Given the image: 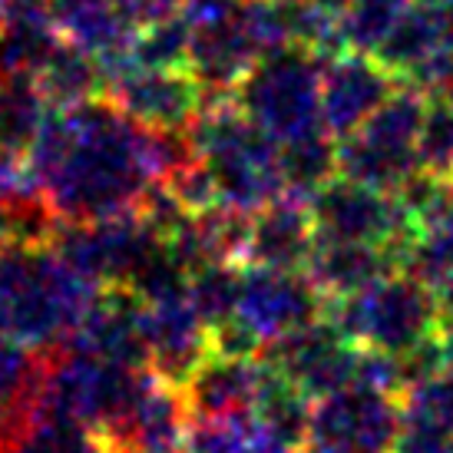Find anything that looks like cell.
<instances>
[{"instance_id": "e0dca14e", "label": "cell", "mask_w": 453, "mask_h": 453, "mask_svg": "<svg viewBox=\"0 0 453 453\" xmlns=\"http://www.w3.org/2000/svg\"><path fill=\"white\" fill-rule=\"evenodd\" d=\"M450 47L447 40V4L441 0H414L394 20L388 37L374 57L388 66L401 83H411L424 66Z\"/></svg>"}, {"instance_id": "5b68a950", "label": "cell", "mask_w": 453, "mask_h": 453, "mask_svg": "<svg viewBox=\"0 0 453 453\" xmlns=\"http://www.w3.org/2000/svg\"><path fill=\"white\" fill-rule=\"evenodd\" d=\"M424 113L427 96L401 83L351 136L338 139V173L374 189L397 192L420 169L417 139Z\"/></svg>"}, {"instance_id": "836d02e7", "label": "cell", "mask_w": 453, "mask_h": 453, "mask_svg": "<svg viewBox=\"0 0 453 453\" xmlns=\"http://www.w3.org/2000/svg\"><path fill=\"white\" fill-rule=\"evenodd\" d=\"M127 453H156V450H127Z\"/></svg>"}, {"instance_id": "7a4b0ae2", "label": "cell", "mask_w": 453, "mask_h": 453, "mask_svg": "<svg viewBox=\"0 0 453 453\" xmlns=\"http://www.w3.org/2000/svg\"><path fill=\"white\" fill-rule=\"evenodd\" d=\"M189 142L212 173L219 202L239 212H258L285 196L278 142L255 127L232 96H205L189 123Z\"/></svg>"}, {"instance_id": "83f0119b", "label": "cell", "mask_w": 453, "mask_h": 453, "mask_svg": "<svg viewBox=\"0 0 453 453\" xmlns=\"http://www.w3.org/2000/svg\"><path fill=\"white\" fill-rule=\"evenodd\" d=\"M394 453H453V437L430 427V424L403 420L397 443H394Z\"/></svg>"}, {"instance_id": "ba28073f", "label": "cell", "mask_w": 453, "mask_h": 453, "mask_svg": "<svg viewBox=\"0 0 453 453\" xmlns=\"http://www.w3.org/2000/svg\"><path fill=\"white\" fill-rule=\"evenodd\" d=\"M357 351L361 344H354L331 318L321 315L285 338L272 341L262 357L291 384H298L311 401H318L354 384Z\"/></svg>"}, {"instance_id": "44dd1931", "label": "cell", "mask_w": 453, "mask_h": 453, "mask_svg": "<svg viewBox=\"0 0 453 453\" xmlns=\"http://www.w3.org/2000/svg\"><path fill=\"white\" fill-rule=\"evenodd\" d=\"M278 163L285 176V196L311 202L327 179L338 176V139L327 129L298 136L278 146Z\"/></svg>"}, {"instance_id": "9a60e30c", "label": "cell", "mask_w": 453, "mask_h": 453, "mask_svg": "<svg viewBox=\"0 0 453 453\" xmlns=\"http://www.w3.org/2000/svg\"><path fill=\"white\" fill-rule=\"evenodd\" d=\"M265 374H268L265 357H235V354L212 351L182 384L189 417H222L255 411Z\"/></svg>"}, {"instance_id": "6da1fadb", "label": "cell", "mask_w": 453, "mask_h": 453, "mask_svg": "<svg viewBox=\"0 0 453 453\" xmlns=\"http://www.w3.org/2000/svg\"><path fill=\"white\" fill-rule=\"evenodd\" d=\"M103 285L47 245H0V331L43 351L66 344Z\"/></svg>"}, {"instance_id": "8fae6325", "label": "cell", "mask_w": 453, "mask_h": 453, "mask_svg": "<svg viewBox=\"0 0 453 453\" xmlns=\"http://www.w3.org/2000/svg\"><path fill=\"white\" fill-rule=\"evenodd\" d=\"M106 96L142 127L189 129L202 110V87L189 66H139L116 76Z\"/></svg>"}, {"instance_id": "ffe728a7", "label": "cell", "mask_w": 453, "mask_h": 453, "mask_svg": "<svg viewBox=\"0 0 453 453\" xmlns=\"http://www.w3.org/2000/svg\"><path fill=\"white\" fill-rule=\"evenodd\" d=\"M50 110L34 73L0 76V150L27 156Z\"/></svg>"}, {"instance_id": "2e32d148", "label": "cell", "mask_w": 453, "mask_h": 453, "mask_svg": "<svg viewBox=\"0 0 453 453\" xmlns=\"http://www.w3.org/2000/svg\"><path fill=\"white\" fill-rule=\"evenodd\" d=\"M397 272V262L388 249L367 245V242L327 239L318 235L315 249L308 255L304 275L315 281V288L327 298H344L354 291L374 285L378 278Z\"/></svg>"}, {"instance_id": "d6986e66", "label": "cell", "mask_w": 453, "mask_h": 453, "mask_svg": "<svg viewBox=\"0 0 453 453\" xmlns=\"http://www.w3.org/2000/svg\"><path fill=\"white\" fill-rule=\"evenodd\" d=\"M34 76L53 110L80 106L106 89V76H103L96 57L70 40H60Z\"/></svg>"}, {"instance_id": "277c9868", "label": "cell", "mask_w": 453, "mask_h": 453, "mask_svg": "<svg viewBox=\"0 0 453 453\" xmlns=\"http://www.w3.org/2000/svg\"><path fill=\"white\" fill-rule=\"evenodd\" d=\"M321 73H325V60L318 53L288 43L262 57L249 70V76L235 89V103L255 127H262L281 146L325 129Z\"/></svg>"}, {"instance_id": "603a6c76", "label": "cell", "mask_w": 453, "mask_h": 453, "mask_svg": "<svg viewBox=\"0 0 453 453\" xmlns=\"http://www.w3.org/2000/svg\"><path fill=\"white\" fill-rule=\"evenodd\" d=\"M242 262H212L189 278V298L209 327L239 311Z\"/></svg>"}, {"instance_id": "f1b7e54d", "label": "cell", "mask_w": 453, "mask_h": 453, "mask_svg": "<svg viewBox=\"0 0 453 453\" xmlns=\"http://www.w3.org/2000/svg\"><path fill=\"white\" fill-rule=\"evenodd\" d=\"M437 338H441V348H443V357H447V365L453 367V315H443Z\"/></svg>"}, {"instance_id": "d6a6232c", "label": "cell", "mask_w": 453, "mask_h": 453, "mask_svg": "<svg viewBox=\"0 0 453 453\" xmlns=\"http://www.w3.org/2000/svg\"><path fill=\"white\" fill-rule=\"evenodd\" d=\"M0 24H4V0H0Z\"/></svg>"}, {"instance_id": "9c48e42d", "label": "cell", "mask_w": 453, "mask_h": 453, "mask_svg": "<svg viewBox=\"0 0 453 453\" xmlns=\"http://www.w3.org/2000/svg\"><path fill=\"white\" fill-rule=\"evenodd\" d=\"M235 315L268 348L272 341L325 315V295L304 272H278L242 262V295Z\"/></svg>"}, {"instance_id": "ac0fdd59", "label": "cell", "mask_w": 453, "mask_h": 453, "mask_svg": "<svg viewBox=\"0 0 453 453\" xmlns=\"http://www.w3.org/2000/svg\"><path fill=\"white\" fill-rule=\"evenodd\" d=\"M43 371L34 348L0 331V447H13L34 427Z\"/></svg>"}, {"instance_id": "f546056e", "label": "cell", "mask_w": 453, "mask_h": 453, "mask_svg": "<svg viewBox=\"0 0 453 453\" xmlns=\"http://www.w3.org/2000/svg\"><path fill=\"white\" fill-rule=\"evenodd\" d=\"M427 100H437V103H447V106H453V73L447 76V80H443V83L434 89V93H430Z\"/></svg>"}, {"instance_id": "7402d4cb", "label": "cell", "mask_w": 453, "mask_h": 453, "mask_svg": "<svg viewBox=\"0 0 453 453\" xmlns=\"http://www.w3.org/2000/svg\"><path fill=\"white\" fill-rule=\"evenodd\" d=\"M255 411L222 417H189V427L182 437V453H249L258 437Z\"/></svg>"}, {"instance_id": "d4e9b609", "label": "cell", "mask_w": 453, "mask_h": 453, "mask_svg": "<svg viewBox=\"0 0 453 453\" xmlns=\"http://www.w3.org/2000/svg\"><path fill=\"white\" fill-rule=\"evenodd\" d=\"M414 0H351V7L341 13L344 43L348 50L374 53L384 43L388 30Z\"/></svg>"}, {"instance_id": "484cf974", "label": "cell", "mask_w": 453, "mask_h": 453, "mask_svg": "<svg viewBox=\"0 0 453 453\" xmlns=\"http://www.w3.org/2000/svg\"><path fill=\"white\" fill-rule=\"evenodd\" d=\"M403 420H417V424H430V427L443 430L453 437V367H441L437 374H430L420 384L401 394Z\"/></svg>"}, {"instance_id": "1f68e13d", "label": "cell", "mask_w": 453, "mask_h": 453, "mask_svg": "<svg viewBox=\"0 0 453 453\" xmlns=\"http://www.w3.org/2000/svg\"><path fill=\"white\" fill-rule=\"evenodd\" d=\"M447 40L453 47V4H447Z\"/></svg>"}, {"instance_id": "4fadbf2b", "label": "cell", "mask_w": 453, "mask_h": 453, "mask_svg": "<svg viewBox=\"0 0 453 453\" xmlns=\"http://www.w3.org/2000/svg\"><path fill=\"white\" fill-rule=\"evenodd\" d=\"M142 331L150 344L152 371L176 388H182L192 371L212 354V331L196 311L189 291L146 302Z\"/></svg>"}, {"instance_id": "e575fe53", "label": "cell", "mask_w": 453, "mask_h": 453, "mask_svg": "<svg viewBox=\"0 0 453 453\" xmlns=\"http://www.w3.org/2000/svg\"><path fill=\"white\" fill-rule=\"evenodd\" d=\"M441 4H453V0H441Z\"/></svg>"}, {"instance_id": "52a82bcc", "label": "cell", "mask_w": 453, "mask_h": 453, "mask_svg": "<svg viewBox=\"0 0 453 453\" xmlns=\"http://www.w3.org/2000/svg\"><path fill=\"white\" fill-rule=\"evenodd\" d=\"M401 427V397L348 384L311 401L302 453H394Z\"/></svg>"}, {"instance_id": "7c38bea8", "label": "cell", "mask_w": 453, "mask_h": 453, "mask_svg": "<svg viewBox=\"0 0 453 453\" xmlns=\"http://www.w3.org/2000/svg\"><path fill=\"white\" fill-rule=\"evenodd\" d=\"M401 80L374 53L344 50L327 57L321 73V119L334 139L351 136L388 100Z\"/></svg>"}, {"instance_id": "4dcf8cb0", "label": "cell", "mask_w": 453, "mask_h": 453, "mask_svg": "<svg viewBox=\"0 0 453 453\" xmlns=\"http://www.w3.org/2000/svg\"><path fill=\"white\" fill-rule=\"evenodd\" d=\"M318 7H325V11H334V13H344L351 7V0H311Z\"/></svg>"}, {"instance_id": "5bb4252c", "label": "cell", "mask_w": 453, "mask_h": 453, "mask_svg": "<svg viewBox=\"0 0 453 453\" xmlns=\"http://www.w3.org/2000/svg\"><path fill=\"white\" fill-rule=\"evenodd\" d=\"M315 242L318 226L311 205L295 196H281V199L268 202L265 209L252 212L245 262L278 268V272H304Z\"/></svg>"}, {"instance_id": "8992f818", "label": "cell", "mask_w": 453, "mask_h": 453, "mask_svg": "<svg viewBox=\"0 0 453 453\" xmlns=\"http://www.w3.org/2000/svg\"><path fill=\"white\" fill-rule=\"evenodd\" d=\"M308 205L315 215L318 235L380 245L394 255L397 268H403L417 228L397 199V192L374 189V186H365L338 173L311 196Z\"/></svg>"}, {"instance_id": "30bf717a", "label": "cell", "mask_w": 453, "mask_h": 453, "mask_svg": "<svg viewBox=\"0 0 453 453\" xmlns=\"http://www.w3.org/2000/svg\"><path fill=\"white\" fill-rule=\"evenodd\" d=\"M142 311H146V302L129 285H103L83 321L73 327L66 348L106 365L152 367L146 331H142Z\"/></svg>"}, {"instance_id": "cb8c5ba5", "label": "cell", "mask_w": 453, "mask_h": 453, "mask_svg": "<svg viewBox=\"0 0 453 453\" xmlns=\"http://www.w3.org/2000/svg\"><path fill=\"white\" fill-rule=\"evenodd\" d=\"M192 27L186 13L176 11L152 24L139 27L133 37V60L139 66H186L189 64Z\"/></svg>"}, {"instance_id": "3957f363", "label": "cell", "mask_w": 453, "mask_h": 453, "mask_svg": "<svg viewBox=\"0 0 453 453\" xmlns=\"http://www.w3.org/2000/svg\"><path fill=\"white\" fill-rule=\"evenodd\" d=\"M325 315L361 348H378L390 354H407L424 341L437 338L443 321L437 295L411 272H390L374 285L327 298Z\"/></svg>"}, {"instance_id": "4316f807", "label": "cell", "mask_w": 453, "mask_h": 453, "mask_svg": "<svg viewBox=\"0 0 453 453\" xmlns=\"http://www.w3.org/2000/svg\"><path fill=\"white\" fill-rule=\"evenodd\" d=\"M417 163L420 173L437 179H453V106L427 100L424 127L417 139Z\"/></svg>"}]
</instances>
